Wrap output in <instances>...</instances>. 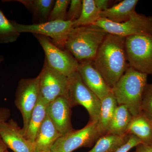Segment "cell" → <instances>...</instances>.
I'll list each match as a JSON object with an SVG mask.
<instances>
[{"instance_id": "obj_1", "label": "cell", "mask_w": 152, "mask_h": 152, "mask_svg": "<svg viewBox=\"0 0 152 152\" xmlns=\"http://www.w3.org/2000/svg\"><path fill=\"white\" fill-rule=\"evenodd\" d=\"M126 38L108 34L98 50L93 64L110 88H113L129 67Z\"/></svg>"}, {"instance_id": "obj_2", "label": "cell", "mask_w": 152, "mask_h": 152, "mask_svg": "<svg viewBox=\"0 0 152 152\" xmlns=\"http://www.w3.org/2000/svg\"><path fill=\"white\" fill-rule=\"evenodd\" d=\"M107 34L95 25L75 28L63 48L79 63L93 61Z\"/></svg>"}, {"instance_id": "obj_3", "label": "cell", "mask_w": 152, "mask_h": 152, "mask_svg": "<svg viewBox=\"0 0 152 152\" xmlns=\"http://www.w3.org/2000/svg\"><path fill=\"white\" fill-rule=\"evenodd\" d=\"M148 75L129 67L112 88L118 105H124L132 116L142 113L143 95L146 87Z\"/></svg>"}, {"instance_id": "obj_4", "label": "cell", "mask_w": 152, "mask_h": 152, "mask_svg": "<svg viewBox=\"0 0 152 152\" xmlns=\"http://www.w3.org/2000/svg\"><path fill=\"white\" fill-rule=\"evenodd\" d=\"M125 48L129 67L152 75V35L140 34L126 37Z\"/></svg>"}, {"instance_id": "obj_5", "label": "cell", "mask_w": 152, "mask_h": 152, "mask_svg": "<svg viewBox=\"0 0 152 152\" xmlns=\"http://www.w3.org/2000/svg\"><path fill=\"white\" fill-rule=\"evenodd\" d=\"M68 96L72 107L82 105L86 109L90 121H97L101 101L86 86L77 71L67 77Z\"/></svg>"}, {"instance_id": "obj_6", "label": "cell", "mask_w": 152, "mask_h": 152, "mask_svg": "<svg viewBox=\"0 0 152 152\" xmlns=\"http://www.w3.org/2000/svg\"><path fill=\"white\" fill-rule=\"evenodd\" d=\"M93 25L99 27L107 34L126 37L133 35H152V16H146L134 11L130 18L124 22L116 23L100 18Z\"/></svg>"}, {"instance_id": "obj_7", "label": "cell", "mask_w": 152, "mask_h": 152, "mask_svg": "<svg viewBox=\"0 0 152 152\" xmlns=\"http://www.w3.org/2000/svg\"><path fill=\"white\" fill-rule=\"evenodd\" d=\"M102 136L97 121H89L81 129L72 130L60 137L51 148L52 152H72L79 148H91Z\"/></svg>"}, {"instance_id": "obj_8", "label": "cell", "mask_w": 152, "mask_h": 152, "mask_svg": "<svg viewBox=\"0 0 152 152\" xmlns=\"http://www.w3.org/2000/svg\"><path fill=\"white\" fill-rule=\"evenodd\" d=\"M34 35L43 49L45 61L50 68L66 77L77 70L79 63L69 52L59 48L47 37Z\"/></svg>"}, {"instance_id": "obj_9", "label": "cell", "mask_w": 152, "mask_h": 152, "mask_svg": "<svg viewBox=\"0 0 152 152\" xmlns=\"http://www.w3.org/2000/svg\"><path fill=\"white\" fill-rule=\"evenodd\" d=\"M39 75L31 79H21L15 93V104L20 112L23 119L22 132L24 135L30 117L39 97Z\"/></svg>"}, {"instance_id": "obj_10", "label": "cell", "mask_w": 152, "mask_h": 152, "mask_svg": "<svg viewBox=\"0 0 152 152\" xmlns=\"http://www.w3.org/2000/svg\"><path fill=\"white\" fill-rule=\"evenodd\" d=\"M19 33H31L52 38L53 43L58 47H64L72 30L74 22L68 20L48 21L42 23L24 25L13 21Z\"/></svg>"}, {"instance_id": "obj_11", "label": "cell", "mask_w": 152, "mask_h": 152, "mask_svg": "<svg viewBox=\"0 0 152 152\" xmlns=\"http://www.w3.org/2000/svg\"><path fill=\"white\" fill-rule=\"evenodd\" d=\"M39 76V98L47 103L59 97H68L67 77L50 68L45 61Z\"/></svg>"}, {"instance_id": "obj_12", "label": "cell", "mask_w": 152, "mask_h": 152, "mask_svg": "<svg viewBox=\"0 0 152 152\" xmlns=\"http://www.w3.org/2000/svg\"><path fill=\"white\" fill-rule=\"evenodd\" d=\"M72 105L68 97H59L48 105L47 113L62 135L73 129L71 123Z\"/></svg>"}, {"instance_id": "obj_13", "label": "cell", "mask_w": 152, "mask_h": 152, "mask_svg": "<svg viewBox=\"0 0 152 152\" xmlns=\"http://www.w3.org/2000/svg\"><path fill=\"white\" fill-rule=\"evenodd\" d=\"M0 137L7 148L14 152H35L34 144L25 137L21 129L13 119L1 126Z\"/></svg>"}, {"instance_id": "obj_14", "label": "cell", "mask_w": 152, "mask_h": 152, "mask_svg": "<svg viewBox=\"0 0 152 152\" xmlns=\"http://www.w3.org/2000/svg\"><path fill=\"white\" fill-rule=\"evenodd\" d=\"M77 71L86 86L100 100L112 92L111 88L95 68L93 61L79 63Z\"/></svg>"}, {"instance_id": "obj_15", "label": "cell", "mask_w": 152, "mask_h": 152, "mask_svg": "<svg viewBox=\"0 0 152 152\" xmlns=\"http://www.w3.org/2000/svg\"><path fill=\"white\" fill-rule=\"evenodd\" d=\"M61 136L47 113L34 142L35 152L50 151L55 142Z\"/></svg>"}, {"instance_id": "obj_16", "label": "cell", "mask_w": 152, "mask_h": 152, "mask_svg": "<svg viewBox=\"0 0 152 152\" xmlns=\"http://www.w3.org/2000/svg\"><path fill=\"white\" fill-rule=\"evenodd\" d=\"M126 133L137 137L143 144L152 145V121L142 113L132 116Z\"/></svg>"}, {"instance_id": "obj_17", "label": "cell", "mask_w": 152, "mask_h": 152, "mask_svg": "<svg viewBox=\"0 0 152 152\" xmlns=\"http://www.w3.org/2000/svg\"><path fill=\"white\" fill-rule=\"evenodd\" d=\"M138 0H124L114 5L106 10L101 12L100 18H105L110 21L121 23L128 20L131 14L135 11L138 2Z\"/></svg>"}, {"instance_id": "obj_18", "label": "cell", "mask_w": 152, "mask_h": 152, "mask_svg": "<svg viewBox=\"0 0 152 152\" xmlns=\"http://www.w3.org/2000/svg\"><path fill=\"white\" fill-rule=\"evenodd\" d=\"M31 12L36 23L48 22L53 7L54 0H18Z\"/></svg>"}, {"instance_id": "obj_19", "label": "cell", "mask_w": 152, "mask_h": 152, "mask_svg": "<svg viewBox=\"0 0 152 152\" xmlns=\"http://www.w3.org/2000/svg\"><path fill=\"white\" fill-rule=\"evenodd\" d=\"M48 104L39 97L37 103L30 117L27 128L24 136L28 140L34 144L37 133L46 116Z\"/></svg>"}, {"instance_id": "obj_20", "label": "cell", "mask_w": 152, "mask_h": 152, "mask_svg": "<svg viewBox=\"0 0 152 152\" xmlns=\"http://www.w3.org/2000/svg\"><path fill=\"white\" fill-rule=\"evenodd\" d=\"M130 134L116 135L106 134L101 136L88 152H115L129 140Z\"/></svg>"}, {"instance_id": "obj_21", "label": "cell", "mask_w": 152, "mask_h": 152, "mask_svg": "<svg viewBox=\"0 0 152 152\" xmlns=\"http://www.w3.org/2000/svg\"><path fill=\"white\" fill-rule=\"evenodd\" d=\"M100 112L97 121V127L101 136L107 134L115 110L118 106L112 92L101 100Z\"/></svg>"}, {"instance_id": "obj_22", "label": "cell", "mask_w": 152, "mask_h": 152, "mask_svg": "<svg viewBox=\"0 0 152 152\" xmlns=\"http://www.w3.org/2000/svg\"><path fill=\"white\" fill-rule=\"evenodd\" d=\"M132 114L124 105H118L115 110L107 134L121 135L126 134L131 119Z\"/></svg>"}, {"instance_id": "obj_23", "label": "cell", "mask_w": 152, "mask_h": 152, "mask_svg": "<svg viewBox=\"0 0 152 152\" xmlns=\"http://www.w3.org/2000/svg\"><path fill=\"white\" fill-rule=\"evenodd\" d=\"M81 14L74 22V27L93 25L100 18V11L95 5L94 0H83Z\"/></svg>"}, {"instance_id": "obj_24", "label": "cell", "mask_w": 152, "mask_h": 152, "mask_svg": "<svg viewBox=\"0 0 152 152\" xmlns=\"http://www.w3.org/2000/svg\"><path fill=\"white\" fill-rule=\"evenodd\" d=\"M20 35V33L15 27L13 21L7 18L0 10V43L13 42Z\"/></svg>"}, {"instance_id": "obj_25", "label": "cell", "mask_w": 152, "mask_h": 152, "mask_svg": "<svg viewBox=\"0 0 152 152\" xmlns=\"http://www.w3.org/2000/svg\"><path fill=\"white\" fill-rule=\"evenodd\" d=\"M70 3L69 0H57L50 14L48 21L66 20L67 9Z\"/></svg>"}, {"instance_id": "obj_26", "label": "cell", "mask_w": 152, "mask_h": 152, "mask_svg": "<svg viewBox=\"0 0 152 152\" xmlns=\"http://www.w3.org/2000/svg\"><path fill=\"white\" fill-rule=\"evenodd\" d=\"M142 113L152 121V83L147 85L142 104Z\"/></svg>"}, {"instance_id": "obj_27", "label": "cell", "mask_w": 152, "mask_h": 152, "mask_svg": "<svg viewBox=\"0 0 152 152\" xmlns=\"http://www.w3.org/2000/svg\"><path fill=\"white\" fill-rule=\"evenodd\" d=\"M69 4L66 20L75 22L80 16L83 8V1L81 0H72Z\"/></svg>"}, {"instance_id": "obj_28", "label": "cell", "mask_w": 152, "mask_h": 152, "mask_svg": "<svg viewBox=\"0 0 152 152\" xmlns=\"http://www.w3.org/2000/svg\"><path fill=\"white\" fill-rule=\"evenodd\" d=\"M141 143H142L141 141L137 137L130 134L128 141L115 152H128L131 149Z\"/></svg>"}, {"instance_id": "obj_29", "label": "cell", "mask_w": 152, "mask_h": 152, "mask_svg": "<svg viewBox=\"0 0 152 152\" xmlns=\"http://www.w3.org/2000/svg\"><path fill=\"white\" fill-rule=\"evenodd\" d=\"M10 115V111L8 109L0 107V127L3 124L8 121Z\"/></svg>"}, {"instance_id": "obj_30", "label": "cell", "mask_w": 152, "mask_h": 152, "mask_svg": "<svg viewBox=\"0 0 152 152\" xmlns=\"http://www.w3.org/2000/svg\"><path fill=\"white\" fill-rule=\"evenodd\" d=\"M95 5L100 12H103L109 8L110 1L108 0H94Z\"/></svg>"}, {"instance_id": "obj_31", "label": "cell", "mask_w": 152, "mask_h": 152, "mask_svg": "<svg viewBox=\"0 0 152 152\" xmlns=\"http://www.w3.org/2000/svg\"><path fill=\"white\" fill-rule=\"evenodd\" d=\"M136 150L132 152H152V145L140 144L135 147Z\"/></svg>"}, {"instance_id": "obj_32", "label": "cell", "mask_w": 152, "mask_h": 152, "mask_svg": "<svg viewBox=\"0 0 152 152\" xmlns=\"http://www.w3.org/2000/svg\"><path fill=\"white\" fill-rule=\"evenodd\" d=\"M7 147L0 137V152H6L7 150Z\"/></svg>"}, {"instance_id": "obj_33", "label": "cell", "mask_w": 152, "mask_h": 152, "mask_svg": "<svg viewBox=\"0 0 152 152\" xmlns=\"http://www.w3.org/2000/svg\"><path fill=\"white\" fill-rule=\"evenodd\" d=\"M4 60V58L3 56H0V64H1V63Z\"/></svg>"}, {"instance_id": "obj_34", "label": "cell", "mask_w": 152, "mask_h": 152, "mask_svg": "<svg viewBox=\"0 0 152 152\" xmlns=\"http://www.w3.org/2000/svg\"><path fill=\"white\" fill-rule=\"evenodd\" d=\"M47 152H51V151H50Z\"/></svg>"}, {"instance_id": "obj_35", "label": "cell", "mask_w": 152, "mask_h": 152, "mask_svg": "<svg viewBox=\"0 0 152 152\" xmlns=\"http://www.w3.org/2000/svg\"><path fill=\"white\" fill-rule=\"evenodd\" d=\"M9 152L8 151H7V152Z\"/></svg>"}]
</instances>
